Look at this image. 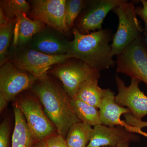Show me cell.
Segmentation results:
<instances>
[{
	"instance_id": "obj_1",
	"label": "cell",
	"mask_w": 147,
	"mask_h": 147,
	"mask_svg": "<svg viewBox=\"0 0 147 147\" xmlns=\"http://www.w3.org/2000/svg\"><path fill=\"white\" fill-rule=\"evenodd\" d=\"M58 134L65 138L71 127L81 121L74 112L70 98L63 88L49 77L37 81L31 88Z\"/></svg>"
},
{
	"instance_id": "obj_2",
	"label": "cell",
	"mask_w": 147,
	"mask_h": 147,
	"mask_svg": "<svg viewBox=\"0 0 147 147\" xmlns=\"http://www.w3.org/2000/svg\"><path fill=\"white\" fill-rule=\"evenodd\" d=\"M71 31L74 38L69 41L67 54L99 71L115 65L109 44L113 37L110 30L102 29L86 34L80 33L74 28Z\"/></svg>"
},
{
	"instance_id": "obj_3",
	"label": "cell",
	"mask_w": 147,
	"mask_h": 147,
	"mask_svg": "<svg viewBox=\"0 0 147 147\" xmlns=\"http://www.w3.org/2000/svg\"><path fill=\"white\" fill-rule=\"evenodd\" d=\"M72 58L68 54L49 55L37 52L28 47L10 48L8 61L18 68L28 71L37 79L43 81L48 77L47 73L53 66Z\"/></svg>"
},
{
	"instance_id": "obj_4",
	"label": "cell",
	"mask_w": 147,
	"mask_h": 147,
	"mask_svg": "<svg viewBox=\"0 0 147 147\" xmlns=\"http://www.w3.org/2000/svg\"><path fill=\"white\" fill-rule=\"evenodd\" d=\"M113 11L119 18L117 30L111 45V55L113 57L121 54L141 35L143 29L137 18L133 2L123 0Z\"/></svg>"
},
{
	"instance_id": "obj_5",
	"label": "cell",
	"mask_w": 147,
	"mask_h": 147,
	"mask_svg": "<svg viewBox=\"0 0 147 147\" xmlns=\"http://www.w3.org/2000/svg\"><path fill=\"white\" fill-rule=\"evenodd\" d=\"M48 72L60 80L63 88L70 98L76 96L79 87L90 79H98L100 71L76 59L70 58L53 66Z\"/></svg>"
},
{
	"instance_id": "obj_6",
	"label": "cell",
	"mask_w": 147,
	"mask_h": 147,
	"mask_svg": "<svg viewBox=\"0 0 147 147\" xmlns=\"http://www.w3.org/2000/svg\"><path fill=\"white\" fill-rule=\"evenodd\" d=\"M117 57V72L139 79L147 86V44L142 35Z\"/></svg>"
},
{
	"instance_id": "obj_7",
	"label": "cell",
	"mask_w": 147,
	"mask_h": 147,
	"mask_svg": "<svg viewBox=\"0 0 147 147\" xmlns=\"http://www.w3.org/2000/svg\"><path fill=\"white\" fill-rule=\"evenodd\" d=\"M37 79L8 61L0 67V97L7 102L21 92L31 88Z\"/></svg>"
},
{
	"instance_id": "obj_8",
	"label": "cell",
	"mask_w": 147,
	"mask_h": 147,
	"mask_svg": "<svg viewBox=\"0 0 147 147\" xmlns=\"http://www.w3.org/2000/svg\"><path fill=\"white\" fill-rule=\"evenodd\" d=\"M123 1H86L85 7L76 18L74 28L84 34L102 30V24L105 16Z\"/></svg>"
},
{
	"instance_id": "obj_9",
	"label": "cell",
	"mask_w": 147,
	"mask_h": 147,
	"mask_svg": "<svg viewBox=\"0 0 147 147\" xmlns=\"http://www.w3.org/2000/svg\"><path fill=\"white\" fill-rule=\"evenodd\" d=\"M17 105L36 141H45L55 134L57 129L35 98L30 96L23 98Z\"/></svg>"
},
{
	"instance_id": "obj_10",
	"label": "cell",
	"mask_w": 147,
	"mask_h": 147,
	"mask_svg": "<svg viewBox=\"0 0 147 147\" xmlns=\"http://www.w3.org/2000/svg\"><path fill=\"white\" fill-rule=\"evenodd\" d=\"M66 0L29 1L31 9L29 15L33 20H38L63 34L69 30L65 21Z\"/></svg>"
},
{
	"instance_id": "obj_11",
	"label": "cell",
	"mask_w": 147,
	"mask_h": 147,
	"mask_svg": "<svg viewBox=\"0 0 147 147\" xmlns=\"http://www.w3.org/2000/svg\"><path fill=\"white\" fill-rule=\"evenodd\" d=\"M115 79L118 90L115 97L116 102L129 109L134 117L142 120L147 115V96L139 88L141 81L131 78L130 85L127 86L118 75H116Z\"/></svg>"
},
{
	"instance_id": "obj_12",
	"label": "cell",
	"mask_w": 147,
	"mask_h": 147,
	"mask_svg": "<svg viewBox=\"0 0 147 147\" xmlns=\"http://www.w3.org/2000/svg\"><path fill=\"white\" fill-rule=\"evenodd\" d=\"M140 138L124 126L110 127L102 124L94 127L87 147H116L124 142H139Z\"/></svg>"
},
{
	"instance_id": "obj_13",
	"label": "cell",
	"mask_w": 147,
	"mask_h": 147,
	"mask_svg": "<svg viewBox=\"0 0 147 147\" xmlns=\"http://www.w3.org/2000/svg\"><path fill=\"white\" fill-rule=\"evenodd\" d=\"M63 34L47 26L33 37L27 47L45 55H65L68 51L69 41L65 38Z\"/></svg>"
},
{
	"instance_id": "obj_14",
	"label": "cell",
	"mask_w": 147,
	"mask_h": 147,
	"mask_svg": "<svg viewBox=\"0 0 147 147\" xmlns=\"http://www.w3.org/2000/svg\"><path fill=\"white\" fill-rule=\"evenodd\" d=\"M16 23L11 48L27 47L33 37L45 28V24L38 20L30 19L26 13L23 12L16 13Z\"/></svg>"
},
{
	"instance_id": "obj_15",
	"label": "cell",
	"mask_w": 147,
	"mask_h": 147,
	"mask_svg": "<svg viewBox=\"0 0 147 147\" xmlns=\"http://www.w3.org/2000/svg\"><path fill=\"white\" fill-rule=\"evenodd\" d=\"M115 93L110 89H104L103 97L99 108L102 124L110 127L123 126L121 116L131 113L129 109L117 103Z\"/></svg>"
},
{
	"instance_id": "obj_16",
	"label": "cell",
	"mask_w": 147,
	"mask_h": 147,
	"mask_svg": "<svg viewBox=\"0 0 147 147\" xmlns=\"http://www.w3.org/2000/svg\"><path fill=\"white\" fill-rule=\"evenodd\" d=\"M15 125L11 147H33L36 140L27 124L23 113L17 104L13 107Z\"/></svg>"
},
{
	"instance_id": "obj_17",
	"label": "cell",
	"mask_w": 147,
	"mask_h": 147,
	"mask_svg": "<svg viewBox=\"0 0 147 147\" xmlns=\"http://www.w3.org/2000/svg\"><path fill=\"white\" fill-rule=\"evenodd\" d=\"M104 90L98 86V79H90L81 85L75 96L99 109L103 98Z\"/></svg>"
},
{
	"instance_id": "obj_18",
	"label": "cell",
	"mask_w": 147,
	"mask_h": 147,
	"mask_svg": "<svg viewBox=\"0 0 147 147\" xmlns=\"http://www.w3.org/2000/svg\"><path fill=\"white\" fill-rule=\"evenodd\" d=\"M70 102L75 115L80 121L91 126L102 124L98 108L94 107L75 96Z\"/></svg>"
},
{
	"instance_id": "obj_19",
	"label": "cell",
	"mask_w": 147,
	"mask_h": 147,
	"mask_svg": "<svg viewBox=\"0 0 147 147\" xmlns=\"http://www.w3.org/2000/svg\"><path fill=\"white\" fill-rule=\"evenodd\" d=\"M93 128L87 124L79 122L74 124L69 129L66 138L69 147H87L90 139Z\"/></svg>"
},
{
	"instance_id": "obj_20",
	"label": "cell",
	"mask_w": 147,
	"mask_h": 147,
	"mask_svg": "<svg viewBox=\"0 0 147 147\" xmlns=\"http://www.w3.org/2000/svg\"><path fill=\"white\" fill-rule=\"evenodd\" d=\"M16 19L5 25L0 26V66L8 61L11 43L13 40Z\"/></svg>"
},
{
	"instance_id": "obj_21",
	"label": "cell",
	"mask_w": 147,
	"mask_h": 147,
	"mask_svg": "<svg viewBox=\"0 0 147 147\" xmlns=\"http://www.w3.org/2000/svg\"><path fill=\"white\" fill-rule=\"evenodd\" d=\"M0 8L9 21L16 19V13L23 12L29 14L31 5L26 0H1Z\"/></svg>"
},
{
	"instance_id": "obj_22",
	"label": "cell",
	"mask_w": 147,
	"mask_h": 147,
	"mask_svg": "<svg viewBox=\"0 0 147 147\" xmlns=\"http://www.w3.org/2000/svg\"><path fill=\"white\" fill-rule=\"evenodd\" d=\"M86 3L84 0H66L65 21L70 30L74 27L76 18L83 10Z\"/></svg>"
},
{
	"instance_id": "obj_23",
	"label": "cell",
	"mask_w": 147,
	"mask_h": 147,
	"mask_svg": "<svg viewBox=\"0 0 147 147\" xmlns=\"http://www.w3.org/2000/svg\"><path fill=\"white\" fill-rule=\"evenodd\" d=\"M125 119V123L127 125L131 127V130L138 132L142 128L147 127V121H144L134 117L131 113L123 115Z\"/></svg>"
},
{
	"instance_id": "obj_24",
	"label": "cell",
	"mask_w": 147,
	"mask_h": 147,
	"mask_svg": "<svg viewBox=\"0 0 147 147\" xmlns=\"http://www.w3.org/2000/svg\"><path fill=\"white\" fill-rule=\"evenodd\" d=\"M9 123L5 119L0 125V147H9Z\"/></svg>"
},
{
	"instance_id": "obj_25",
	"label": "cell",
	"mask_w": 147,
	"mask_h": 147,
	"mask_svg": "<svg viewBox=\"0 0 147 147\" xmlns=\"http://www.w3.org/2000/svg\"><path fill=\"white\" fill-rule=\"evenodd\" d=\"M47 147H68L64 137L59 134H54L45 140Z\"/></svg>"
},
{
	"instance_id": "obj_26",
	"label": "cell",
	"mask_w": 147,
	"mask_h": 147,
	"mask_svg": "<svg viewBox=\"0 0 147 147\" xmlns=\"http://www.w3.org/2000/svg\"><path fill=\"white\" fill-rule=\"evenodd\" d=\"M142 6L136 7V12L137 15L140 16L144 21L145 27L143 31L146 35H147V1L142 0Z\"/></svg>"
},
{
	"instance_id": "obj_27",
	"label": "cell",
	"mask_w": 147,
	"mask_h": 147,
	"mask_svg": "<svg viewBox=\"0 0 147 147\" xmlns=\"http://www.w3.org/2000/svg\"><path fill=\"white\" fill-rule=\"evenodd\" d=\"M10 22L5 16L2 9L0 8V26L5 25Z\"/></svg>"
},
{
	"instance_id": "obj_28",
	"label": "cell",
	"mask_w": 147,
	"mask_h": 147,
	"mask_svg": "<svg viewBox=\"0 0 147 147\" xmlns=\"http://www.w3.org/2000/svg\"><path fill=\"white\" fill-rule=\"evenodd\" d=\"M33 147H47L45 141H36Z\"/></svg>"
},
{
	"instance_id": "obj_29",
	"label": "cell",
	"mask_w": 147,
	"mask_h": 147,
	"mask_svg": "<svg viewBox=\"0 0 147 147\" xmlns=\"http://www.w3.org/2000/svg\"><path fill=\"white\" fill-rule=\"evenodd\" d=\"M129 142H124V143H121V144H119L117 146H116L115 147H129Z\"/></svg>"
},
{
	"instance_id": "obj_30",
	"label": "cell",
	"mask_w": 147,
	"mask_h": 147,
	"mask_svg": "<svg viewBox=\"0 0 147 147\" xmlns=\"http://www.w3.org/2000/svg\"><path fill=\"white\" fill-rule=\"evenodd\" d=\"M109 147V146H106V147Z\"/></svg>"
},
{
	"instance_id": "obj_31",
	"label": "cell",
	"mask_w": 147,
	"mask_h": 147,
	"mask_svg": "<svg viewBox=\"0 0 147 147\" xmlns=\"http://www.w3.org/2000/svg\"><path fill=\"white\" fill-rule=\"evenodd\" d=\"M146 36H147V38H146V42H147V35H146Z\"/></svg>"
},
{
	"instance_id": "obj_32",
	"label": "cell",
	"mask_w": 147,
	"mask_h": 147,
	"mask_svg": "<svg viewBox=\"0 0 147 147\" xmlns=\"http://www.w3.org/2000/svg\"></svg>"
}]
</instances>
